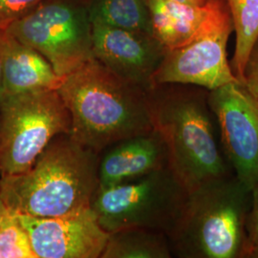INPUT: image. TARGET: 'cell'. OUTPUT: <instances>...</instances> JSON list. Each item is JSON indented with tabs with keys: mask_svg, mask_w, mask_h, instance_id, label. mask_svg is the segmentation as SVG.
Listing matches in <instances>:
<instances>
[{
	"mask_svg": "<svg viewBox=\"0 0 258 258\" xmlns=\"http://www.w3.org/2000/svg\"><path fill=\"white\" fill-rule=\"evenodd\" d=\"M208 98L209 90L180 83L157 84L148 91L152 127L165 144L168 167L188 192L233 174Z\"/></svg>",
	"mask_w": 258,
	"mask_h": 258,
	"instance_id": "cell-1",
	"label": "cell"
},
{
	"mask_svg": "<svg viewBox=\"0 0 258 258\" xmlns=\"http://www.w3.org/2000/svg\"><path fill=\"white\" fill-rule=\"evenodd\" d=\"M148 91L91 58L62 78L57 89L71 117L70 135L98 153L153 130Z\"/></svg>",
	"mask_w": 258,
	"mask_h": 258,
	"instance_id": "cell-2",
	"label": "cell"
},
{
	"mask_svg": "<svg viewBox=\"0 0 258 258\" xmlns=\"http://www.w3.org/2000/svg\"><path fill=\"white\" fill-rule=\"evenodd\" d=\"M100 157L70 134H60L27 171L0 177L3 201L11 212L37 218L83 212L99 188Z\"/></svg>",
	"mask_w": 258,
	"mask_h": 258,
	"instance_id": "cell-3",
	"label": "cell"
},
{
	"mask_svg": "<svg viewBox=\"0 0 258 258\" xmlns=\"http://www.w3.org/2000/svg\"><path fill=\"white\" fill-rule=\"evenodd\" d=\"M251 190L234 176L201 184L189 191L167 234L179 258H242Z\"/></svg>",
	"mask_w": 258,
	"mask_h": 258,
	"instance_id": "cell-4",
	"label": "cell"
},
{
	"mask_svg": "<svg viewBox=\"0 0 258 258\" xmlns=\"http://www.w3.org/2000/svg\"><path fill=\"white\" fill-rule=\"evenodd\" d=\"M71 117L57 90L0 97V177L27 171L60 134H70Z\"/></svg>",
	"mask_w": 258,
	"mask_h": 258,
	"instance_id": "cell-5",
	"label": "cell"
},
{
	"mask_svg": "<svg viewBox=\"0 0 258 258\" xmlns=\"http://www.w3.org/2000/svg\"><path fill=\"white\" fill-rule=\"evenodd\" d=\"M188 191L166 166L137 179L99 187L91 209L108 233L127 228L172 230Z\"/></svg>",
	"mask_w": 258,
	"mask_h": 258,
	"instance_id": "cell-6",
	"label": "cell"
},
{
	"mask_svg": "<svg viewBox=\"0 0 258 258\" xmlns=\"http://www.w3.org/2000/svg\"><path fill=\"white\" fill-rule=\"evenodd\" d=\"M6 31L39 52L62 78L94 57L87 0H44Z\"/></svg>",
	"mask_w": 258,
	"mask_h": 258,
	"instance_id": "cell-7",
	"label": "cell"
},
{
	"mask_svg": "<svg viewBox=\"0 0 258 258\" xmlns=\"http://www.w3.org/2000/svg\"><path fill=\"white\" fill-rule=\"evenodd\" d=\"M232 32L231 16L224 2L200 35L184 46L166 51L153 76V86L180 83L211 91L239 82L233 74L227 54Z\"/></svg>",
	"mask_w": 258,
	"mask_h": 258,
	"instance_id": "cell-8",
	"label": "cell"
},
{
	"mask_svg": "<svg viewBox=\"0 0 258 258\" xmlns=\"http://www.w3.org/2000/svg\"><path fill=\"white\" fill-rule=\"evenodd\" d=\"M222 149L234 176L250 190L258 183V98L240 82L209 91Z\"/></svg>",
	"mask_w": 258,
	"mask_h": 258,
	"instance_id": "cell-9",
	"label": "cell"
},
{
	"mask_svg": "<svg viewBox=\"0 0 258 258\" xmlns=\"http://www.w3.org/2000/svg\"><path fill=\"white\" fill-rule=\"evenodd\" d=\"M18 216L36 258H101L109 237L91 208L56 218Z\"/></svg>",
	"mask_w": 258,
	"mask_h": 258,
	"instance_id": "cell-10",
	"label": "cell"
},
{
	"mask_svg": "<svg viewBox=\"0 0 258 258\" xmlns=\"http://www.w3.org/2000/svg\"><path fill=\"white\" fill-rule=\"evenodd\" d=\"M92 52L111 72L149 90L166 50L153 35L92 22Z\"/></svg>",
	"mask_w": 258,
	"mask_h": 258,
	"instance_id": "cell-11",
	"label": "cell"
},
{
	"mask_svg": "<svg viewBox=\"0 0 258 258\" xmlns=\"http://www.w3.org/2000/svg\"><path fill=\"white\" fill-rule=\"evenodd\" d=\"M168 166L166 147L152 131L121 140L104 149L99 163V187H108Z\"/></svg>",
	"mask_w": 258,
	"mask_h": 258,
	"instance_id": "cell-12",
	"label": "cell"
},
{
	"mask_svg": "<svg viewBox=\"0 0 258 258\" xmlns=\"http://www.w3.org/2000/svg\"><path fill=\"white\" fill-rule=\"evenodd\" d=\"M152 34L167 50L184 46L202 33L225 0L203 6L174 0H148Z\"/></svg>",
	"mask_w": 258,
	"mask_h": 258,
	"instance_id": "cell-13",
	"label": "cell"
},
{
	"mask_svg": "<svg viewBox=\"0 0 258 258\" xmlns=\"http://www.w3.org/2000/svg\"><path fill=\"white\" fill-rule=\"evenodd\" d=\"M2 95L57 90L62 77L37 50L23 44L5 30L2 44ZM1 95V96H2Z\"/></svg>",
	"mask_w": 258,
	"mask_h": 258,
	"instance_id": "cell-14",
	"label": "cell"
},
{
	"mask_svg": "<svg viewBox=\"0 0 258 258\" xmlns=\"http://www.w3.org/2000/svg\"><path fill=\"white\" fill-rule=\"evenodd\" d=\"M170 243L165 232L127 228L109 233L101 258H170Z\"/></svg>",
	"mask_w": 258,
	"mask_h": 258,
	"instance_id": "cell-15",
	"label": "cell"
},
{
	"mask_svg": "<svg viewBox=\"0 0 258 258\" xmlns=\"http://www.w3.org/2000/svg\"><path fill=\"white\" fill-rule=\"evenodd\" d=\"M92 22L152 34L148 0H90Z\"/></svg>",
	"mask_w": 258,
	"mask_h": 258,
	"instance_id": "cell-16",
	"label": "cell"
},
{
	"mask_svg": "<svg viewBox=\"0 0 258 258\" xmlns=\"http://www.w3.org/2000/svg\"><path fill=\"white\" fill-rule=\"evenodd\" d=\"M235 33V48L230 63L243 83L249 53L258 38V0H225Z\"/></svg>",
	"mask_w": 258,
	"mask_h": 258,
	"instance_id": "cell-17",
	"label": "cell"
},
{
	"mask_svg": "<svg viewBox=\"0 0 258 258\" xmlns=\"http://www.w3.org/2000/svg\"><path fill=\"white\" fill-rule=\"evenodd\" d=\"M0 258H36L27 231L9 210L0 220Z\"/></svg>",
	"mask_w": 258,
	"mask_h": 258,
	"instance_id": "cell-18",
	"label": "cell"
},
{
	"mask_svg": "<svg viewBox=\"0 0 258 258\" xmlns=\"http://www.w3.org/2000/svg\"><path fill=\"white\" fill-rule=\"evenodd\" d=\"M44 0H0V30H6Z\"/></svg>",
	"mask_w": 258,
	"mask_h": 258,
	"instance_id": "cell-19",
	"label": "cell"
},
{
	"mask_svg": "<svg viewBox=\"0 0 258 258\" xmlns=\"http://www.w3.org/2000/svg\"><path fill=\"white\" fill-rule=\"evenodd\" d=\"M242 258H258V183L251 189V204L246 222V240Z\"/></svg>",
	"mask_w": 258,
	"mask_h": 258,
	"instance_id": "cell-20",
	"label": "cell"
},
{
	"mask_svg": "<svg viewBox=\"0 0 258 258\" xmlns=\"http://www.w3.org/2000/svg\"><path fill=\"white\" fill-rule=\"evenodd\" d=\"M243 84L258 98V38L249 53L244 71Z\"/></svg>",
	"mask_w": 258,
	"mask_h": 258,
	"instance_id": "cell-21",
	"label": "cell"
},
{
	"mask_svg": "<svg viewBox=\"0 0 258 258\" xmlns=\"http://www.w3.org/2000/svg\"><path fill=\"white\" fill-rule=\"evenodd\" d=\"M4 32H5V30H0V97L2 95V60H3L2 44H3Z\"/></svg>",
	"mask_w": 258,
	"mask_h": 258,
	"instance_id": "cell-22",
	"label": "cell"
},
{
	"mask_svg": "<svg viewBox=\"0 0 258 258\" xmlns=\"http://www.w3.org/2000/svg\"><path fill=\"white\" fill-rule=\"evenodd\" d=\"M178 2L182 3H186V4H191V5H197V6H203L207 3H209L211 0H174Z\"/></svg>",
	"mask_w": 258,
	"mask_h": 258,
	"instance_id": "cell-23",
	"label": "cell"
},
{
	"mask_svg": "<svg viewBox=\"0 0 258 258\" xmlns=\"http://www.w3.org/2000/svg\"><path fill=\"white\" fill-rule=\"evenodd\" d=\"M7 211H8V209H7L6 205H5L4 201H3V198H2V195H1V191H0V220H1V218L3 217V215L6 213Z\"/></svg>",
	"mask_w": 258,
	"mask_h": 258,
	"instance_id": "cell-24",
	"label": "cell"
},
{
	"mask_svg": "<svg viewBox=\"0 0 258 258\" xmlns=\"http://www.w3.org/2000/svg\"><path fill=\"white\" fill-rule=\"evenodd\" d=\"M87 1H88V2H89V1H90V0H87Z\"/></svg>",
	"mask_w": 258,
	"mask_h": 258,
	"instance_id": "cell-25",
	"label": "cell"
}]
</instances>
